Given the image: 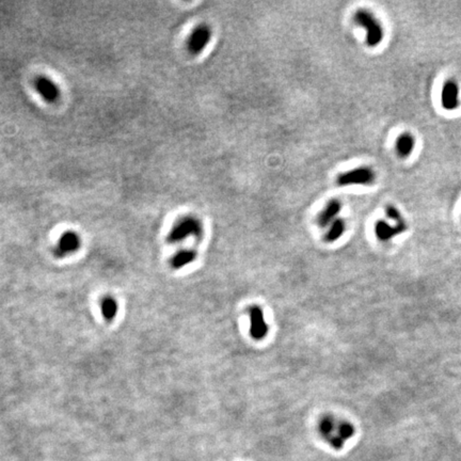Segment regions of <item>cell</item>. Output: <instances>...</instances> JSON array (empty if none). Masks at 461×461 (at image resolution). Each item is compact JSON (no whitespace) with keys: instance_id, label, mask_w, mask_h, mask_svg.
<instances>
[{"instance_id":"obj_7","label":"cell","mask_w":461,"mask_h":461,"mask_svg":"<svg viewBox=\"0 0 461 461\" xmlns=\"http://www.w3.org/2000/svg\"><path fill=\"white\" fill-rule=\"evenodd\" d=\"M354 435V427L349 422H336V424L332 430L330 436L327 438V441L334 450L343 449L344 444L347 440Z\"/></svg>"},{"instance_id":"obj_5","label":"cell","mask_w":461,"mask_h":461,"mask_svg":"<svg viewBox=\"0 0 461 461\" xmlns=\"http://www.w3.org/2000/svg\"><path fill=\"white\" fill-rule=\"evenodd\" d=\"M249 318H250V335L255 341H262L268 334L269 326L265 319L263 309L259 306H252L249 308Z\"/></svg>"},{"instance_id":"obj_2","label":"cell","mask_w":461,"mask_h":461,"mask_svg":"<svg viewBox=\"0 0 461 461\" xmlns=\"http://www.w3.org/2000/svg\"><path fill=\"white\" fill-rule=\"evenodd\" d=\"M356 24L366 31V44L368 47H376L383 40V28L373 13L367 10L360 9L353 15Z\"/></svg>"},{"instance_id":"obj_15","label":"cell","mask_w":461,"mask_h":461,"mask_svg":"<svg viewBox=\"0 0 461 461\" xmlns=\"http://www.w3.org/2000/svg\"><path fill=\"white\" fill-rule=\"evenodd\" d=\"M101 313L106 320L111 321L116 318L119 307L117 301L112 297H105L101 301Z\"/></svg>"},{"instance_id":"obj_11","label":"cell","mask_w":461,"mask_h":461,"mask_svg":"<svg viewBox=\"0 0 461 461\" xmlns=\"http://www.w3.org/2000/svg\"><path fill=\"white\" fill-rule=\"evenodd\" d=\"M342 203L337 199L330 200L320 211L318 218H317V223H318L320 228H326V226H329L333 222L339 214V211L342 210Z\"/></svg>"},{"instance_id":"obj_6","label":"cell","mask_w":461,"mask_h":461,"mask_svg":"<svg viewBox=\"0 0 461 461\" xmlns=\"http://www.w3.org/2000/svg\"><path fill=\"white\" fill-rule=\"evenodd\" d=\"M81 245V238L78 233L74 231H67L60 236L58 243L54 249V253L57 258H65L79 250Z\"/></svg>"},{"instance_id":"obj_10","label":"cell","mask_w":461,"mask_h":461,"mask_svg":"<svg viewBox=\"0 0 461 461\" xmlns=\"http://www.w3.org/2000/svg\"><path fill=\"white\" fill-rule=\"evenodd\" d=\"M406 231V223L391 225L384 220H378L375 224V234L381 241H389Z\"/></svg>"},{"instance_id":"obj_13","label":"cell","mask_w":461,"mask_h":461,"mask_svg":"<svg viewBox=\"0 0 461 461\" xmlns=\"http://www.w3.org/2000/svg\"><path fill=\"white\" fill-rule=\"evenodd\" d=\"M415 146V141L414 138L412 137V135L404 133L399 136L396 140V151L399 157H409L412 152Z\"/></svg>"},{"instance_id":"obj_14","label":"cell","mask_w":461,"mask_h":461,"mask_svg":"<svg viewBox=\"0 0 461 461\" xmlns=\"http://www.w3.org/2000/svg\"><path fill=\"white\" fill-rule=\"evenodd\" d=\"M346 231V222L342 218H336L335 220L329 225V230L324 234V241L327 243H334L338 238H341Z\"/></svg>"},{"instance_id":"obj_8","label":"cell","mask_w":461,"mask_h":461,"mask_svg":"<svg viewBox=\"0 0 461 461\" xmlns=\"http://www.w3.org/2000/svg\"><path fill=\"white\" fill-rule=\"evenodd\" d=\"M34 88L36 92L41 95L45 102L49 104H55L61 96V92L56 82L46 77L39 76L34 80Z\"/></svg>"},{"instance_id":"obj_9","label":"cell","mask_w":461,"mask_h":461,"mask_svg":"<svg viewBox=\"0 0 461 461\" xmlns=\"http://www.w3.org/2000/svg\"><path fill=\"white\" fill-rule=\"evenodd\" d=\"M441 103L444 109L454 110L459 106V88L455 81L448 80L442 87Z\"/></svg>"},{"instance_id":"obj_4","label":"cell","mask_w":461,"mask_h":461,"mask_svg":"<svg viewBox=\"0 0 461 461\" xmlns=\"http://www.w3.org/2000/svg\"><path fill=\"white\" fill-rule=\"evenodd\" d=\"M211 34H213L211 29L207 25L201 24L196 26L187 40V49L189 54L193 56L200 55L207 47L211 39Z\"/></svg>"},{"instance_id":"obj_16","label":"cell","mask_w":461,"mask_h":461,"mask_svg":"<svg viewBox=\"0 0 461 461\" xmlns=\"http://www.w3.org/2000/svg\"><path fill=\"white\" fill-rule=\"evenodd\" d=\"M385 214H387L388 218H390L391 220L395 222V224H404L406 223L405 220L403 219L402 214L399 213V210L393 205H388L385 207Z\"/></svg>"},{"instance_id":"obj_1","label":"cell","mask_w":461,"mask_h":461,"mask_svg":"<svg viewBox=\"0 0 461 461\" xmlns=\"http://www.w3.org/2000/svg\"><path fill=\"white\" fill-rule=\"evenodd\" d=\"M203 224L201 220L193 216H186L172 226L167 240L170 244H178L186 240L188 237L201 238L203 236Z\"/></svg>"},{"instance_id":"obj_3","label":"cell","mask_w":461,"mask_h":461,"mask_svg":"<svg viewBox=\"0 0 461 461\" xmlns=\"http://www.w3.org/2000/svg\"><path fill=\"white\" fill-rule=\"evenodd\" d=\"M375 179L376 174L373 169L368 167H359L341 173V174L337 176L336 183L341 187L353 185L367 186L372 185L375 182Z\"/></svg>"},{"instance_id":"obj_12","label":"cell","mask_w":461,"mask_h":461,"mask_svg":"<svg viewBox=\"0 0 461 461\" xmlns=\"http://www.w3.org/2000/svg\"><path fill=\"white\" fill-rule=\"evenodd\" d=\"M196 259V252L190 249H185V250L177 251L174 255L172 256L170 261V265L173 269H183L186 266L190 265Z\"/></svg>"}]
</instances>
